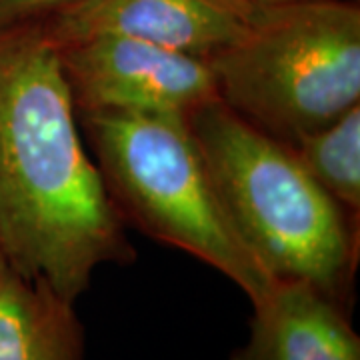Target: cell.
<instances>
[{
  "label": "cell",
  "instance_id": "cell-1",
  "mask_svg": "<svg viewBox=\"0 0 360 360\" xmlns=\"http://www.w3.org/2000/svg\"><path fill=\"white\" fill-rule=\"evenodd\" d=\"M0 258L66 300L136 260L39 22L0 28Z\"/></svg>",
  "mask_w": 360,
  "mask_h": 360
},
{
  "label": "cell",
  "instance_id": "cell-2",
  "mask_svg": "<svg viewBox=\"0 0 360 360\" xmlns=\"http://www.w3.org/2000/svg\"><path fill=\"white\" fill-rule=\"evenodd\" d=\"M232 224L274 281H302L352 312L359 224L283 142L222 101L188 120Z\"/></svg>",
  "mask_w": 360,
  "mask_h": 360
},
{
  "label": "cell",
  "instance_id": "cell-3",
  "mask_svg": "<svg viewBox=\"0 0 360 360\" xmlns=\"http://www.w3.org/2000/svg\"><path fill=\"white\" fill-rule=\"evenodd\" d=\"M219 98L286 146L360 104V8L352 0L257 6L245 32L212 52Z\"/></svg>",
  "mask_w": 360,
  "mask_h": 360
},
{
  "label": "cell",
  "instance_id": "cell-4",
  "mask_svg": "<svg viewBox=\"0 0 360 360\" xmlns=\"http://www.w3.org/2000/svg\"><path fill=\"white\" fill-rule=\"evenodd\" d=\"M104 188L127 224L231 278L250 302L276 283L220 202L186 120L77 112Z\"/></svg>",
  "mask_w": 360,
  "mask_h": 360
},
{
  "label": "cell",
  "instance_id": "cell-5",
  "mask_svg": "<svg viewBox=\"0 0 360 360\" xmlns=\"http://www.w3.org/2000/svg\"><path fill=\"white\" fill-rule=\"evenodd\" d=\"M54 49L77 112L188 120L220 101L214 72L200 56L116 37Z\"/></svg>",
  "mask_w": 360,
  "mask_h": 360
},
{
  "label": "cell",
  "instance_id": "cell-6",
  "mask_svg": "<svg viewBox=\"0 0 360 360\" xmlns=\"http://www.w3.org/2000/svg\"><path fill=\"white\" fill-rule=\"evenodd\" d=\"M39 25L54 46L116 37L208 58L238 39L246 20L210 0H77Z\"/></svg>",
  "mask_w": 360,
  "mask_h": 360
},
{
  "label": "cell",
  "instance_id": "cell-7",
  "mask_svg": "<svg viewBox=\"0 0 360 360\" xmlns=\"http://www.w3.org/2000/svg\"><path fill=\"white\" fill-rule=\"evenodd\" d=\"M229 360H360L352 312L302 281H276L252 302L250 335Z\"/></svg>",
  "mask_w": 360,
  "mask_h": 360
},
{
  "label": "cell",
  "instance_id": "cell-8",
  "mask_svg": "<svg viewBox=\"0 0 360 360\" xmlns=\"http://www.w3.org/2000/svg\"><path fill=\"white\" fill-rule=\"evenodd\" d=\"M0 360H84L75 302L0 258Z\"/></svg>",
  "mask_w": 360,
  "mask_h": 360
},
{
  "label": "cell",
  "instance_id": "cell-9",
  "mask_svg": "<svg viewBox=\"0 0 360 360\" xmlns=\"http://www.w3.org/2000/svg\"><path fill=\"white\" fill-rule=\"evenodd\" d=\"M288 148L322 191L359 224L360 104Z\"/></svg>",
  "mask_w": 360,
  "mask_h": 360
},
{
  "label": "cell",
  "instance_id": "cell-10",
  "mask_svg": "<svg viewBox=\"0 0 360 360\" xmlns=\"http://www.w3.org/2000/svg\"><path fill=\"white\" fill-rule=\"evenodd\" d=\"M77 0H0V28L40 22Z\"/></svg>",
  "mask_w": 360,
  "mask_h": 360
},
{
  "label": "cell",
  "instance_id": "cell-11",
  "mask_svg": "<svg viewBox=\"0 0 360 360\" xmlns=\"http://www.w3.org/2000/svg\"><path fill=\"white\" fill-rule=\"evenodd\" d=\"M210 2L220 6V8H224V11H229L234 16L243 18V20H246L257 8L255 0H210Z\"/></svg>",
  "mask_w": 360,
  "mask_h": 360
},
{
  "label": "cell",
  "instance_id": "cell-12",
  "mask_svg": "<svg viewBox=\"0 0 360 360\" xmlns=\"http://www.w3.org/2000/svg\"><path fill=\"white\" fill-rule=\"evenodd\" d=\"M281 2H290V0H255L257 6H264V4H281Z\"/></svg>",
  "mask_w": 360,
  "mask_h": 360
},
{
  "label": "cell",
  "instance_id": "cell-13",
  "mask_svg": "<svg viewBox=\"0 0 360 360\" xmlns=\"http://www.w3.org/2000/svg\"><path fill=\"white\" fill-rule=\"evenodd\" d=\"M352 2H359V0H352Z\"/></svg>",
  "mask_w": 360,
  "mask_h": 360
}]
</instances>
